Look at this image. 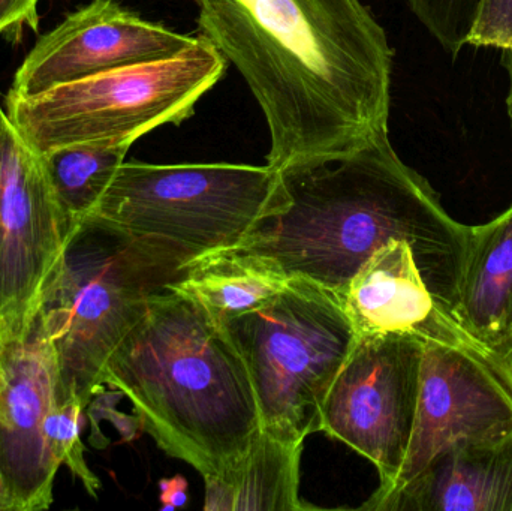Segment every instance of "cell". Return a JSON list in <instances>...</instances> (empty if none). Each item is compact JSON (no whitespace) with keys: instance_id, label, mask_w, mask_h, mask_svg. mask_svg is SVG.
Segmentation results:
<instances>
[{"instance_id":"1","label":"cell","mask_w":512,"mask_h":511,"mask_svg":"<svg viewBox=\"0 0 512 511\" xmlns=\"http://www.w3.org/2000/svg\"><path fill=\"white\" fill-rule=\"evenodd\" d=\"M201 38L233 63L270 132L276 170L388 132L394 51L361 0H195Z\"/></svg>"},{"instance_id":"2","label":"cell","mask_w":512,"mask_h":511,"mask_svg":"<svg viewBox=\"0 0 512 511\" xmlns=\"http://www.w3.org/2000/svg\"><path fill=\"white\" fill-rule=\"evenodd\" d=\"M279 171L285 204L236 248L339 297L381 246L405 240L427 287L453 317L471 227L448 215L438 192L397 155L388 132L343 155Z\"/></svg>"},{"instance_id":"3","label":"cell","mask_w":512,"mask_h":511,"mask_svg":"<svg viewBox=\"0 0 512 511\" xmlns=\"http://www.w3.org/2000/svg\"><path fill=\"white\" fill-rule=\"evenodd\" d=\"M104 386L131 401L143 431L203 476L242 461L261 432L248 368L224 324L167 290L116 348Z\"/></svg>"},{"instance_id":"4","label":"cell","mask_w":512,"mask_h":511,"mask_svg":"<svg viewBox=\"0 0 512 511\" xmlns=\"http://www.w3.org/2000/svg\"><path fill=\"white\" fill-rule=\"evenodd\" d=\"M191 261L170 243L132 237L98 219L75 228L38 309L56 363L59 402L92 404L116 348L150 299Z\"/></svg>"},{"instance_id":"5","label":"cell","mask_w":512,"mask_h":511,"mask_svg":"<svg viewBox=\"0 0 512 511\" xmlns=\"http://www.w3.org/2000/svg\"><path fill=\"white\" fill-rule=\"evenodd\" d=\"M227 60L198 36L170 59L140 63L54 87L6 95V117L38 155L78 144L132 146L164 125H180L219 83Z\"/></svg>"},{"instance_id":"6","label":"cell","mask_w":512,"mask_h":511,"mask_svg":"<svg viewBox=\"0 0 512 511\" xmlns=\"http://www.w3.org/2000/svg\"><path fill=\"white\" fill-rule=\"evenodd\" d=\"M248 368L262 431L304 444L357 333L333 291L294 276L258 308L224 324Z\"/></svg>"},{"instance_id":"7","label":"cell","mask_w":512,"mask_h":511,"mask_svg":"<svg viewBox=\"0 0 512 511\" xmlns=\"http://www.w3.org/2000/svg\"><path fill=\"white\" fill-rule=\"evenodd\" d=\"M285 200L280 171L268 164L125 161L90 218L195 260L236 248Z\"/></svg>"},{"instance_id":"8","label":"cell","mask_w":512,"mask_h":511,"mask_svg":"<svg viewBox=\"0 0 512 511\" xmlns=\"http://www.w3.org/2000/svg\"><path fill=\"white\" fill-rule=\"evenodd\" d=\"M423 342L411 336H357L328 389L321 432L342 441L379 473L369 501L393 489L414 429Z\"/></svg>"},{"instance_id":"9","label":"cell","mask_w":512,"mask_h":511,"mask_svg":"<svg viewBox=\"0 0 512 511\" xmlns=\"http://www.w3.org/2000/svg\"><path fill=\"white\" fill-rule=\"evenodd\" d=\"M74 230L41 155L6 117L0 129V333L32 323Z\"/></svg>"},{"instance_id":"10","label":"cell","mask_w":512,"mask_h":511,"mask_svg":"<svg viewBox=\"0 0 512 511\" xmlns=\"http://www.w3.org/2000/svg\"><path fill=\"white\" fill-rule=\"evenodd\" d=\"M59 402L53 350L41 318L0 333V511H41L53 504L62 465L47 438Z\"/></svg>"},{"instance_id":"11","label":"cell","mask_w":512,"mask_h":511,"mask_svg":"<svg viewBox=\"0 0 512 511\" xmlns=\"http://www.w3.org/2000/svg\"><path fill=\"white\" fill-rule=\"evenodd\" d=\"M512 431V387L495 360L477 351L424 345L420 395L408 452L393 489L426 470L448 447L501 437Z\"/></svg>"},{"instance_id":"12","label":"cell","mask_w":512,"mask_h":511,"mask_svg":"<svg viewBox=\"0 0 512 511\" xmlns=\"http://www.w3.org/2000/svg\"><path fill=\"white\" fill-rule=\"evenodd\" d=\"M197 39L144 20L116 0H92L36 41L8 95L27 98L113 69L170 59Z\"/></svg>"},{"instance_id":"13","label":"cell","mask_w":512,"mask_h":511,"mask_svg":"<svg viewBox=\"0 0 512 511\" xmlns=\"http://www.w3.org/2000/svg\"><path fill=\"white\" fill-rule=\"evenodd\" d=\"M357 336L403 335L490 357L442 308L405 240L381 246L339 296Z\"/></svg>"},{"instance_id":"14","label":"cell","mask_w":512,"mask_h":511,"mask_svg":"<svg viewBox=\"0 0 512 511\" xmlns=\"http://www.w3.org/2000/svg\"><path fill=\"white\" fill-rule=\"evenodd\" d=\"M372 511H512V431L454 444Z\"/></svg>"},{"instance_id":"15","label":"cell","mask_w":512,"mask_h":511,"mask_svg":"<svg viewBox=\"0 0 512 511\" xmlns=\"http://www.w3.org/2000/svg\"><path fill=\"white\" fill-rule=\"evenodd\" d=\"M459 326L495 356L512 338V206L471 227L453 312Z\"/></svg>"},{"instance_id":"16","label":"cell","mask_w":512,"mask_h":511,"mask_svg":"<svg viewBox=\"0 0 512 511\" xmlns=\"http://www.w3.org/2000/svg\"><path fill=\"white\" fill-rule=\"evenodd\" d=\"M304 444L286 443L259 432L242 461L204 479L206 511H306L301 503L300 461Z\"/></svg>"},{"instance_id":"17","label":"cell","mask_w":512,"mask_h":511,"mask_svg":"<svg viewBox=\"0 0 512 511\" xmlns=\"http://www.w3.org/2000/svg\"><path fill=\"white\" fill-rule=\"evenodd\" d=\"M289 279L271 258L228 248L195 258L168 288L194 300L210 317L225 324L276 296Z\"/></svg>"},{"instance_id":"18","label":"cell","mask_w":512,"mask_h":511,"mask_svg":"<svg viewBox=\"0 0 512 511\" xmlns=\"http://www.w3.org/2000/svg\"><path fill=\"white\" fill-rule=\"evenodd\" d=\"M131 146L78 144L41 155L54 194L75 228L90 218Z\"/></svg>"},{"instance_id":"19","label":"cell","mask_w":512,"mask_h":511,"mask_svg":"<svg viewBox=\"0 0 512 511\" xmlns=\"http://www.w3.org/2000/svg\"><path fill=\"white\" fill-rule=\"evenodd\" d=\"M427 32L451 56L471 41L484 0H408Z\"/></svg>"},{"instance_id":"20","label":"cell","mask_w":512,"mask_h":511,"mask_svg":"<svg viewBox=\"0 0 512 511\" xmlns=\"http://www.w3.org/2000/svg\"><path fill=\"white\" fill-rule=\"evenodd\" d=\"M86 407L81 402H57L47 422V438L51 450L60 465H65L72 476L77 477L87 494L98 497L101 482L87 467L84 446L81 441L83 416Z\"/></svg>"},{"instance_id":"21","label":"cell","mask_w":512,"mask_h":511,"mask_svg":"<svg viewBox=\"0 0 512 511\" xmlns=\"http://www.w3.org/2000/svg\"><path fill=\"white\" fill-rule=\"evenodd\" d=\"M469 45L512 51V0H484Z\"/></svg>"},{"instance_id":"22","label":"cell","mask_w":512,"mask_h":511,"mask_svg":"<svg viewBox=\"0 0 512 511\" xmlns=\"http://www.w3.org/2000/svg\"><path fill=\"white\" fill-rule=\"evenodd\" d=\"M41 0H0V35L36 27Z\"/></svg>"},{"instance_id":"23","label":"cell","mask_w":512,"mask_h":511,"mask_svg":"<svg viewBox=\"0 0 512 511\" xmlns=\"http://www.w3.org/2000/svg\"><path fill=\"white\" fill-rule=\"evenodd\" d=\"M161 489V510L182 509L188 503V482L182 476L159 482Z\"/></svg>"},{"instance_id":"24","label":"cell","mask_w":512,"mask_h":511,"mask_svg":"<svg viewBox=\"0 0 512 511\" xmlns=\"http://www.w3.org/2000/svg\"><path fill=\"white\" fill-rule=\"evenodd\" d=\"M493 360H495L496 366H498L501 374L504 375L505 380H507L512 387V338L502 350H499L498 353L493 356Z\"/></svg>"},{"instance_id":"25","label":"cell","mask_w":512,"mask_h":511,"mask_svg":"<svg viewBox=\"0 0 512 511\" xmlns=\"http://www.w3.org/2000/svg\"><path fill=\"white\" fill-rule=\"evenodd\" d=\"M505 65H507L508 72H510V90H508L507 108L512 131V51H505Z\"/></svg>"},{"instance_id":"26","label":"cell","mask_w":512,"mask_h":511,"mask_svg":"<svg viewBox=\"0 0 512 511\" xmlns=\"http://www.w3.org/2000/svg\"><path fill=\"white\" fill-rule=\"evenodd\" d=\"M5 120H6L5 110H3L2 107H0V129H2L3 123H5Z\"/></svg>"}]
</instances>
